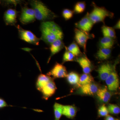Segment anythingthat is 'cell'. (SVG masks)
I'll use <instances>...</instances> for the list:
<instances>
[{
	"instance_id": "10",
	"label": "cell",
	"mask_w": 120,
	"mask_h": 120,
	"mask_svg": "<svg viewBox=\"0 0 120 120\" xmlns=\"http://www.w3.org/2000/svg\"><path fill=\"white\" fill-rule=\"evenodd\" d=\"M114 65L109 63H104L100 65L97 71L99 79L102 81L105 80L113 70Z\"/></svg>"
},
{
	"instance_id": "8",
	"label": "cell",
	"mask_w": 120,
	"mask_h": 120,
	"mask_svg": "<svg viewBox=\"0 0 120 120\" xmlns=\"http://www.w3.org/2000/svg\"><path fill=\"white\" fill-rule=\"evenodd\" d=\"M68 72L66 68L61 64L56 63L51 71L47 73V75L52 76L54 78H61L67 77Z\"/></svg>"
},
{
	"instance_id": "19",
	"label": "cell",
	"mask_w": 120,
	"mask_h": 120,
	"mask_svg": "<svg viewBox=\"0 0 120 120\" xmlns=\"http://www.w3.org/2000/svg\"><path fill=\"white\" fill-rule=\"evenodd\" d=\"M111 49L100 48L97 52V57L100 60H105L109 59L111 56Z\"/></svg>"
},
{
	"instance_id": "33",
	"label": "cell",
	"mask_w": 120,
	"mask_h": 120,
	"mask_svg": "<svg viewBox=\"0 0 120 120\" xmlns=\"http://www.w3.org/2000/svg\"><path fill=\"white\" fill-rule=\"evenodd\" d=\"M105 118V120H115V118L112 116L108 115Z\"/></svg>"
},
{
	"instance_id": "32",
	"label": "cell",
	"mask_w": 120,
	"mask_h": 120,
	"mask_svg": "<svg viewBox=\"0 0 120 120\" xmlns=\"http://www.w3.org/2000/svg\"><path fill=\"white\" fill-rule=\"evenodd\" d=\"M120 20L118 21V22H117L115 26H114L113 28L114 29H120Z\"/></svg>"
},
{
	"instance_id": "34",
	"label": "cell",
	"mask_w": 120,
	"mask_h": 120,
	"mask_svg": "<svg viewBox=\"0 0 120 120\" xmlns=\"http://www.w3.org/2000/svg\"><path fill=\"white\" fill-rule=\"evenodd\" d=\"M115 120H118V119H115Z\"/></svg>"
},
{
	"instance_id": "14",
	"label": "cell",
	"mask_w": 120,
	"mask_h": 120,
	"mask_svg": "<svg viewBox=\"0 0 120 120\" xmlns=\"http://www.w3.org/2000/svg\"><path fill=\"white\" fill-rule=\"evenodd\" d=\"M76 61L82 68L84 73L90 74L92 70L91 62L86 57H80L76 59Z\"/></svg>"
},
{
	"instance_id": "12",
	"label": "cell",
	"mask_w": 120,
	"mask_h": 120,
	"mask_svg": "<svg viewBox=\"0 0 120 120\" xmlns=\"http://www.w3.org/2000/svg\"><path fill=\"white\" fill-rule=\"evenodd\" d=\"M17 11L13 9H9L4 13V19L7 25H15L17 22Z\"/></svg>"
},
{
	"instance_id": "18",
	"label": "cell",
	"mask_w": 120,
	"mask_h": 120,
	"mask_svg": "<svg viewBox=\"0 0 120 120\" xmlns=\"http://www.w3.org/2000/svg\"><path fill=\"white\" fill-rule=\"evenodd\" d=\"M77 112L76 109L74 106L63 105L62 115L69 118L72 119L75 117Z\"/></svg>"
},
{
	"instance_id": "31",
	"label": "cell",
	"mask_w": 120,
	"mask_h": 120,
	"mask_svg": "<svg viewBox=\"0 0 120 120\" xmlns=\"http://www.w3.org/2000/svg\"><path fill=\"white\" fill-rule=\"evenodd\" d=\"M8 106L7 102L3 99L0 98V109Z\"/></svg>"
},
{
	"instance_id": "9",
	"label": "cell",
	"mask_w": 120,
	"mask_h": 120,
	"mask_svg": "<svg viewBox=\"0 0 120 120\" xmlns=\"http://www.w3.org/2000/svg\"><path fill=\"white\" fill-rule=\"evenodd\" d=\"M89 13L87 12L79 22L75 23V26L77 28L88 33L92 29L94 24L89 17Z\"/></svg>"
},
{
	"instance_id": "24",
	"label": "cell",
	"mask_w": 120,
	"mask_h": 120,
	"mask_svg": "<svg viewBox=\"0 0 120 120\" xmlns=\"http://www.w3.org/2000/svg\"><path fill=\"white\" fill-rule=\"evenodd\" d=\"M67 49L68 51L72 53L75 56H79L82 54L79 46L75 42L71 43L68 47H67Z\"/></svg>"
},
{
	"instance_id": "16",
	"label": "cell",
	"mask_w": 120,
	"mask_h": 120,
	"mask_svg": "<svg viewBox=\"0 0 120 120\" xmlns=\"http://www.w3.org/2000/svg\"><path fill=\"white\" fill-rule=\"evenodd\" d=\"M96 94L99 100L104 103L108 102L112 95L111 93L108 90L106 87L99 88Z\"/></svg>"
},
{
	"instance_id": "30",
	"label": "cell",
	"mask_w": 120,
	"mask_h": 120,
	"mask_svg": "<svg viewBox=\"0 0 120 120\" xmlns=\"http://www.w3.org/2000/svg\"><path fill=\"white\" fill-rule=\"evenodd\" d=\"M73 12L68 9H65L62 11V15L66 20L70 19L73 16Z\"/></svg>"
},
{
	"instance_id": "13",
	"label": "cell",
	"mask_w": 120,
	"mask_h": 120,
	"mask_svg": "<svg viewBox=\"0 0 120 120\" xmlns=\"http://www.w3.org/2000/svg\"><path fill=\"white\" fill-rule=\"evenodd\" d=\"M98 89V85L92 82L81 86L80 87L79 91L83 94L93 95L97 94Z\"/></svg>"
},
{
	"instance_id": "11",
	"label": "cell",
	"mask_w": 120,
	"mask_h": 120,
	"mask_svg": "<svg viewBox=\"0 0 120 120\" xmlns=\"http://www.w3.org/2000/svg\"><path fill=\"white\" fill-rule=\"evenodd\" d=\"M57 88L52 79L41 91L44 99L47 100L56 92Z\"/></svg>"
},
{
	"instance_id": "1",
	"label": "cell",
	"mask_w": 120,
	"mask_h": 120,
	"mask_svg": "<svg viewBox=\"0 0 120 120\" xmlns=\"http://www.w3.org/2000/svg\"><path fill=\"white\" fill-rule=\"evenodd\" d=\"M40 29L41 33L40 39L47 44L50 45L57 39H63L64 34L62 30L53 21L49 20L42 22Z\"/></svg>"
},
{
	"instance_id": "2",
	"label": "cell",
	"mask_w": 120,
	"mask_h": 120,
	"mask_svg": "<svg viewBox=\"0 0 120 120\" xmlns=\"http://www.w3.org/2000/svg\"><path fill=\"white\" fill-rule=\"evenodd\" d=\"M30 5L34 11L35 19L39 21L45 22L57 17V16L41 1L32 0L30 2Z\"/></svg>"
},
{
	"instance_id": "23",
	"label": "cell",
	"mask_w": 120,
	"mask_h": 120,
	"mask_svg": "<svg viewBox=\"0 0 120 120\" xmlns=\"http://www.w3.org/2000/svg\"><path fill=\"white\" fill-rule=\"evenodd\" d=\"M67 79L69 83L71 85H77L79 81V76L78 73L75 72H71L68 74Z\"/></svg>"
},
{
	"instance_id": "22",
	"label": "cell",
	"mask_w": 120,
	"mask_h": 120,
	"mask_svg": "<svg viewBox=\"0 0 120 120\" xmlns=\"http://www.w3.org/2000/svg\"><path fill=\"white\" fill-rule=\"evenodd\" d=\"M102 32L103 37H107L114 39L116 38V33L113 28L104 26L101 28Z\"/></svg>"
},
{
	"instance_id": "35",
	"label": "cell",
	"mask_w": 120,
	"mask_h": 120,
	"mask_svg": "<svg viewBox=\"0 0 120 120\" xmlns=\"http://www.w3.org/2000/svg\"></svg>"
},
{
	"instance_id": "28",
	"label": "cell",
	"mask_w": 120,
	"mask_h": 120,
	"mask_svg": "<svg viewBox=\"0 0 120 120\" xmlns=\"http://www.w3.org/2000/svg\"><path fill=\"white\" fill-rule=\"evenodd\" d=\"M75 56L68 50H66L64 54L63 57V62L72 61L73 60Z\"/></svg>"
},
{
	"instance_id": "20",
	"label": "cell",
	"mask_w": 120,
	"mask_h": 120,
	"mask_svg": "<svg viewBox=\"0 0 120 120\" xmlns=\"http://www.w3.org/2000/svg\"><path fill=\"white\" fill-rule=\"evenodd\" d=\"M114 45L113 39L107 37H103L99 41L100 48L111 49Z\"/></svg>"
},
{
	"instance_id": "5",
	"label": "cell",
	"mask_w": 120,
	"mask_h": 120,
	"mask_svg": "<svg viewBox=\"0 0 120 120\" xmlns=\"http://www.w3.org/2000/svg\"><path fill=\"white\" fill-rule=\"evenodd\" d=\"M17 28L21 39L32 45H39L40 39L38 38L34 33L30 31L24 30L19 25Z\"/></svg>"
},
{
	"instance_id": "4",
	"label": "cell",
	"mask_w": 120,
	"mask_h": 120,
	"mask_svg": "<svg viewBox=\"0 0 120 120\" xmlns=\"http://www.w3.org/2000/svg\"><path fill=\"white\" fill-rule=\"evenodd\" d=\"M75 40L77 44L83 49L84 52H86L87 41L88 39L94 38V35L77 28H75Z\"/></svg>"
},
{
	"instance_id": "25",
	"label": "cell",
	"mask_w": 120,
	"mask_h": 120,
	"mask_svg": "<svg viewBox=\"0 0 120 120\" xmlns=\"http://www.w3.org/2000/svg\"><path fill=\"white\" fill-rule=\"evenodd\" d=\"M63 105L61 104L55 103L54 105V111L55 120H60V118L62 115Z\"/></svg>"
},
{
	"instance_id": "21",
	"label": "cell",
	"mask_w": 120,
	"mask_h": 120,
	"mask_svg": "<svg viewBox=\"0 0 120 120\" xmlns=\"http://www.w3.org/2000/svg\"><path fill=\"white\" fill-rule=\"evenodd\" d=\"M94 80V78L90 74L83 73L79 77V81L77 85L80 87L83 85L92 83Z\"/></svg>"
},
{
	"instance_id": "27",
	"label": "cell",
	"mask_w": 120,
	"mask_h": 120,
	"mask_svg": "<svg viewBox=\"0 0 120 120\" xmlns=\"http://www.w3.org/2000/svg\"><path fill=\"white\" fill-rule=\"evenodd\" d=\"M109 112L112 114H117L120 113V107L114 104H110L107 107Z\"/></svg>"
},
{
	"instance_id": "29",
	"label": "cell",
	"mask_w": 120,
	"mask_h": 120,
	"mask_svg": "<svg viewBox=\"0 0 120 120\" xmlns=\"http://www.w3.org/2000/svg\"><path fill=\"white\" fill-rule=\"evenodd\" d=\"M109 112L108 109L105 105H102L99 108L98 114L101 117H106L108 116Z\"/></svg>"
},
{
	"instance_id": "15",
	"label": "cell",
	"mask_w": 120,
	"mask_h": 120,
	"mask_svg": "<svg viewBox=\"0 0 120 120\" xmlns=\"http://www.w3.org/2000/svg\"><path fill=\"white\" fill-rule=\"evenodd\" d=\"M64 47V44L62 39H57L52 43L50 45V47L51 54L48 60V62H49L50 58L59 52Z\"/></svg>"
},
{
	"instance_id": "7",
	"label": "cell",
	"mask_w": 120,
	"mask_h": 120,
	"mask_svg": "<svg viewBox=\"0 0 120 120\" xmlns=\"http://www.w3.org/2000/svg\"><path fill=\"white\" fill-rule=\"evenodd\" d=\"M19 20L23 24H26L33 22L35 21L34 11L32 8L24 7L22 9L20 16Z\"/></svg>"
},
{
	"instance_id": "3",
	"label": "cell",
	"mask_w": 120,
	"mask_h": 120,
	"mask_svg": "<svg viewBox=\"0 0 120 120\" xmlns=\"http://www.w3.org/2000/svg\"><path fill=\"white\" fill-rule=\"evenodd\" d=\"M92 4L94 8L92 11L89 13V16L94 24L99 22H104L106 17H113L114 14L113 12L108 11L104 7H98L95 4Z\"/></svg>"
},
{
	"instance_id": "6",
	"label": "cell",
	"mask_w": 120,
	"mask_h": 120,
	"mask_svg": "<svg viewBox=\"0 0 120 120\" xmlns=\"http://www.w3.org/2000/svg\"><path fill=\"white\" fill-rule=\"evenodd\" d=\"M116 65L112 72L105 80V83L107 88L111 91H116L119 87V79L116 70Z\"/></svg>"
},
{
	"instance_id": "26",
	"label": "cell",
	"mask_w": 120,
	"mask_h": 120,
	"mask_svg": "<svg viewBox=\"0 0 120 120\" xmlns=\"http://www.w3.org/2000/svg\"><path fill=\"white\" fill-rule=\"evenodd\" d=\"M86 8V4L85 2H79L75 5L74 11L75 13H82L85 11Z\"/></svg>"
},
{
	"instance_id": "17",
	"label": "cell",
	"mask_w": 120,
	"mask_h": 120,
	"mask_svg": "<svg viewBox=\"0 0 120 120\" xmlns=\"http://www.w3.org/2000/svg\"><path fill=\"white\" fill-rule=\"evenodd\" d=\"M52 79L50 76L47 75L41 74L38 76L36 82L37 90L41 91V90Z\"/></svg>"
}]
</instances>
